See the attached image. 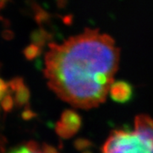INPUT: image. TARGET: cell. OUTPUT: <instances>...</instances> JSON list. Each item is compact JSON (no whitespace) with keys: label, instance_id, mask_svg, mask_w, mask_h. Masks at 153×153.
<instances>
[{"label":"cell","instance_id":"cell-1","mask_svg":"<svg viewBox=\"0 0 153 153\" xmlns=\"http://www.w3.org/2000/svg\"><path fill=\"white\" fill-rule=\"evenodd\" d=\"M120 51L114 39L87 28L60 44H50L44 55V76L62 100L82 109L103 103L114 82Z\"/></svg>","mask_w":153,"mask_h":153},{"label":"cell","instance_id":"cell-2","mask_svg":"<svg viewBox=\"0 0 153 153\" xmlns=\"http://www.w3.org/2000/svg\"><path fill=\"white\" fill-rule=\"evenodd\" d=\"M102 153H153V149L134 131L117 130L105 142Z\"/></svg>","mask_w":153,"mask_h":153},{"label":"cell","instance_id":"cell-3","mask_svg":"<svg viewBox=\"0 0 153 153\" xmlns=\"http://www.w3.org/2000/svg\"><path fill=\"white\" fill-rule=\"evenodd\" d=\"M81 125V118L76 112L66 111L61 115L60 120L57 123L56 131L63 138L73 135Z\"/></svg>","mask_w":153,"mask_h":153},{"label":"cell","instance_id":"cell-4","mask_svg":"<svg viewBox=\"0 0 153 153\" xmlns=\"http://www.w3.org/2000/svg\"><path fill=\"white\" fill-rule=\"evenodd\" d=\"M153 149V118L147 115H139L134 120V130Z\"/></svg>","mask_w":153,"mask_h":153},{"label":"cell","instance_id":"cell-5","mask_svg":"<svg viewBox=\"0 0 153 153\" xmlns=\"http://www.w3.org/2000/svg\"><path fill=\"white\" fill-rule=\"evenodd\" d=\"M110 95L114 100L117 102H126L131 97L132 88L131 86L125 82H113L110 88Z\"/></svg>","mask_w":153,"mask_h":153},{"label":"cell","instance_id":"cell-6","mask_svg":"<svg viewBox=\"0 0 153 153\" xmlns=\"http://www.w3.org/2000/svg\"><path fill=\"white\" fill-rule=\"evenodd\" d=\"M9 153H58L49 146H41L36 142H28L26 145L12 149Z\"/></svg>","mask_w":153,"mask_h":153}]
</instances>
